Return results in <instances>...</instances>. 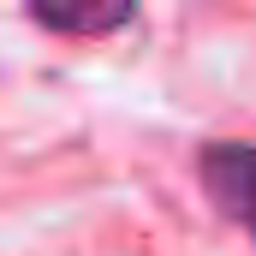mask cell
<instances>
[{
	"instance_id": "1",
	"label": "cell",
	"mask_w": 256,
	"mask_h": 256,
	"mask_svg": "<svg viewBox=\"0 0 256 256\" xmlns=\"http://www.w3.org/2000/svg\"><path fill=\"white\" fill-rule=\"evenodd\" d=\"M202 185L256 238V143H214V149H202Z\"/></svg>"
},
{
	"instance_id": "2",
	"label": "cell",
	"mask_w": 256,
	"mask_h": 256,
	"mask_svg": "<svg viewBox=\"0 0 256 256\" xmlns=\"http://www.w3.org/2000/svg\"><path fill=\"white\" fill-rule=\"evenodd\" d=\"M36 12V24L66 30V36H108L131 18L137 0H24Z\"/></svg>"
}]
</instances>
